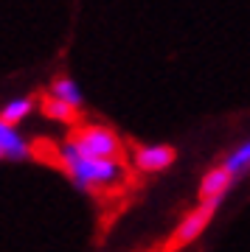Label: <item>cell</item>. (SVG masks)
<instances>
[{
    "label": "cell",
    "instance_id": "cell-4",
    "mask_svg": "<svg viewBox=\"0 0 250 252\" xmlns=\"http://www.w3.org/2000/svg\"><path fill=\"white\" fill-rule=\"evenodd\" d=\"M135 168L143 174L163 171L174 162V149L171 146H138L135 149Z\"/></svg>",
    "mask_w": 250,
    "mask_h": 252
},
{
    "label": "cell",
    "instance_id": "cell-8",
    "mask_svg": "<svg viewBox=\"0 0 250 252\" xmlns=\"http://www.w3.org/2000/svg\"><path fill=\"white\" fill-rule=\"evenodd\" d=\"M51 93H54L56 98L73 104V107H82V90L76 87V81H71L68 76H56L51 81Z\"/></svg>",
    "mask_w": 250,
    "mask_h": 252
},
{
    "label": "cell",
    "instance_id": "cell-9",
    "mask_svg": "<svg viewBox=\"0 0 250 252\" xmlns=\"http://www.w3.org/2000/svg\"><path fill=\"white\" fill-rule=\"evenodd\" d=\"M31 109H34V98H14V101H9V104L3 107V112H0V124H11V126L20 124Z\"/></svg>",
    "mask_w": 250,
    "mask_h": 252
},
{
    "label": "cell",
    "instance_id": "cell-3",
    "mask_svg": "<svg viewBox=\"0 0 250 252\" xmlns=\"http://www.w3.org/2000/svg\"><path fill=\"white\" fill-rule=\"evenodd\" d=\"M219 202H222V199H206V202H200V205H197L194 210H191V213L177 224L174 235H171L169 244H166V252H174V250H180V247L191 244L194 238H200V233H203V230L208 227V221L214 219Z\"/></svg>",
    "mask_w": 250,
    "mask_h": 252
},
{
    "label": "cell",
    "instance_id": "cell-2",
    "mask_svg": "<svg viewBox=\"0 0 250 252\" xmlns=\"http://www.w3.org/2000/svg\"><path fill=\"white\" fill-rule=\"evenodd\" d=\"M68 143L84 157H107V160H124V143L110 126L101 124H76Z\"/></svg>",
    "mask_w": 250,
    "mask_h": 252
},
{
    "label": "cell",
    "instance_id": "cell-7",
    "mask_svg": "<svg viewBox=\"0 0 250 252\" xmlns=\"http://www.w3.org/2000/svg\"><path fill=\"white\" fill-rule=\"evenodd\" d=\"M28 143L17 135V129L11 124H0V157L3 160H26L28 157Z\"/></svg>",
    "mask_w": 250,
    "mask_h": 252
},
{
    "label": "cell",
    "instance_id": "cell-5",
    "mask_svg": "<svg viewBox=\"0 0 250 252\" xmlns=\"http://www.w3.org/2000/svg\"><path fill=\"white\" fill-rule=\"evenodd\" d=\"M231 182H233V174L225 165L211 168L203 177V182H200V202H206V199H222L228 193V188H231Z\"/></svg>",
    "mask_w": 250,
    "mask_h": 252
},
{
    "label": "cell",
    "instance_id": "cell-10",
    "mask_svg": "<svg viewBox=\"0 0 250 252\" xmlns=\"http://www.w3.org/2000/svg\"><path fill=\"white\" fill-rule=\"evenodd\" d=\"M225 168L236 177V174H245L250 168V140L248 143H242L236 152L228 154V160H225Z\"/></svg>",
    "mask_w": 250,
    "mask_h": 252
},
{
    "label": "cell",
    "instance_id": "cell-1",
    "mask_svg": "<svg viewBox=\"0 0 250 252\" xmlns=\"http://www.w3.org/2000/svg\"><path fill=\"white\" fill-rule=\"evenodd\" d=\"M59 168L71 177L79 188L84 190H98V188H113L118 182H124V160H107V157H84L65 143L59 149Z\"/></svg>",
    "mask_w": 250,
    "mask_h": 252
},
{
    "label": "cell",
    "instance_id": "cell-6",
    "mask_svg": "<svg viewBox=\"0 0 250 252\" xmlns=\"http://www.w3.org/2000/svg\"><path fill=\"white\" fill-rule=\"evenodd\" d=\"M40 109H42V115L51 118V121H59V124H68V126L79 124V107H73V104H68V101L56 98L54 93L40 101Z\"/></svg>",
    "mask_w": 250,
    "mask_h": 252
}]
</instances>
